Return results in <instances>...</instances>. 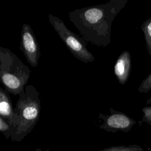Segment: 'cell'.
<instances>
[{
    "label": "cell",
    "instance_id": "obj_9",
    "mask_svg": "<svg viewBox=\"0 0 151 151\" xmlns=\"http://www.w3.org/2000/svg\"><path fill=\"white\" fill-rule=\"evenodd\" d=\"M141 29L143 32L148 54L151 56V17L147 18L142 24Z\"/></svg>",
    "mask_w": 151,
    "mask_h": 151
},
{
    "label": "cell",
    "instance_id": "obj_7",
    "mask_svg": "<svg viewBox=\"0 0 151 151\" xmlns=\"http://www.w3.org/2000/svg\"><path fill=\"white\" fill-rule=\"evenodd\" d=\"M132 67L131 55L129 51H123L117 58L114 67V74L121 85L127 81Z\"/></svg>",
    "mask_w": 151,
    "mask_h": 151
},
{
    "label": "cell",
    "instance_id": "obj_2",
    "mask_svg": "<svg viewBox=\"0 0 151 151\" xmlns=\"http://www.w3.org/2000/svg\"><path fill=\"white\" fill-rule=\"evenodd\" d=\"M40 93L32 85H27L19 93L14 108L18 121L15 133L11 137L12 142H20L34 129L39 120L41 103Z\"/></svg>",
    "mask_w": 151,
    "mask_h": 151
},
{
    "label": "cell",
    "instance_id": "obj_13",
    "mask_svg": "<svg viewBox=\"0 0 151 151\" xmlns=\"http://www.w3.org/2000/svg\"><path fill=\"white\" fill-rule=\"evenodd\" d=\"M143 117L142 121L151 126V106H146L142 109Z\"/></svg>",
    "mask_w": 151,
    "mask_h": 151
},
{
    "label": "cell",
    "instance_id": "obj_11",
    "mask_svg": "<svg viewBox=\"0 0 151 151\" xmlns=\"http://www.w3.org/2000/svg\"><path fill=\"white\" fill-rule=\"evenodd\" d=\"M0 131L7 139L11 138L15 133L14 128L2 117H0Z\"/></svg>",
    "mask_w": 151,
    "mask_h": 151
},
{
    "label": "cell",
    "instance_id": "obj_12",
    "mask_svg": "<svg viewBox=\"0 0 151 151\" xmlns=\"http://www.w3.org/2000/svg\"><path fill=\"white\" fill-rule=\"evenodd\" d=\"M151 91V73L142 81L138 88L140 93H147Z\"/></svg>",
    "mask_w": 151,
    "mask_h": 151
},
{
    "label": "cell",
    "instance_id": "obj_15",
    "mask_svg": "<svg viewBox=\"0 0 151 151\" xmlns=\"http://www.w3.org/2000/svg\"><path fill=\"white\" fill-rule=\"evenodd\" d=\"M151 104V97H149L146 101V104Z\"/></svg>",
    "mask_w": 151,
    "mask_h": 151
},
{
    "label": "cell",
    "instance_id": "obj_5",
    "mask_svg": "<svg viewBox=\"0 0 151 151\" xmlns=\"http://www.w3.org/2000/svg\"><path fill=\"white\" fill-rule=\"evenodd\" d=\"M99 117L103 120V124L99 125V127L113 133L118 131L128 132L136 123L134 119L125 113L116 111L112 108H110L109 114L104 115L100 113Z\"/></svg>",
    "mask_w": 151,
    "mask_h": 151
},
{
    "label": "cell",
    "instance_id": "obj_3",
    "mask_svg": "<svg viewBox=\"0 0 151 151\" xmlns=\"http://www.w3.org/2000/svg\"><path fill=\"white\" fill-rule=\"evenodd\" d=\"M30 73L29 67L15 54L0 47V81L8 93L19 95L27 86Z\"/></svg>",
    "mask_w": 151,
    "mask_h": 151
},
{
    "label": "cell",
    "instance_id": "obj_1",
    "mask_svg": "<svg viewBox=\"0 0 151 151\" xmlns=\"http://www.w3.org/2000/svg\"><path fill=\"white\" fill-rule=\"evenodd\" d=\"M127 2V0H110L77 9L68 13L69 19L87 42L106 47L111 42L112 22Z\"/></svg>",
    "mask_w": 151,
    "mask_h": 151
},
{
    "label": "cell",
    "instance_id": "obj_6",
    "mask_svg": "<svg viewBox=\"0 0 151 151\" xmlns=\"http://www.w3.org/2000/svg\"><path fill=\"white\" fill-rule=\"evenodd\" d=\"M19 48L27 61L32 67H36L40 57V48L33 30L27 24H23L22 26Z\"/></svg>",
    "mask_w": 151,
    "mask_h": 151
},
{
    "label": "cell",
    "instance_id": "obj_14",
    "mask_svg": "<svg viewBox=\"0 0 151 151\" xmlns=\"http://www.w3.org/2000/svg\"><path fill=\"white\" fill-rule=\"evenodd\" d=\"M34 151H42V149H41V148H37V149H36ZM44 151H51L49 149H45V150H44Z\"/></svg>",
    "mask_w": 151,
    "mask_h": 151
},
{
    "label": "cell",
    "instance_id": "obj_8",
    "mask_svg": "<svg viewBox=\"0 0 151 151\" xmlns=\"http://www.w3.org/2000/svg\"><path fill=\"white\" fill-rule=\"evenodd\" d=\"M0 117L11 125L15 132L18 117L14 113L9 93L2 87H0Z\"/></svg>",
    "mask_w": 151,
    "mask_h": 151
},
{
    "label": "cell",
    "instance_id": "obj_4",
    "mask_svg": "<svg viewBox=\"0 0 151 151\" xmlns=\"http://www.w3.org/2000/svg\"><path fill=\"white\" fill-rule=\"evenodd\" d=\"M48 19L59 37L76 58L85 63L94 61V55L87 48V42L82 37L70 30L57 17L49 14Z\"/></svg>",
    "mask_w": 151,
    "mask_h": 151
},
{
    "label": "cell",
    "instance_id": "obj_10",
    "mask_svg": "<svg viewBox=\"0 0 151 151\" xmlns=\"http://www.w3.org/2000/svg\"><path fill=\"white\" fill-rule=\"evenodd\" d=\"M98 151H144V149L139 145H130L127 146L120 145L111 146L100 149Z\"/></svg>",
    "mask_w": 151,
    "mask_h": 151
}]
</instances>
